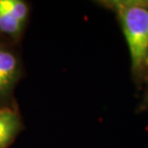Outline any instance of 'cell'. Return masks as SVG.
<instances>
[{"label":"cell","instance_id":"1","mask_svg":"<svg viewBox=\"0 0 148 148\" xmlns=\"http://www.w3.org/2000/svg\"><path fill=\"white\" fill-rule=\"evenodd\" d=\"M116 14L128 45L132 69L141 74L148 67V1L107 2Z\"/></svg>","mask_w":148,"mask_h":148},{"label":"cell","instance_id":"2","mask_svg":"<svg viewBox=\"0 0 148 148\" xmlns=\"http://www.w3.org/2000/svg\"><path fill=\"white\" fill-rule=\"evenodd\" d=\"M29 14L28 5L21 0H0V34L17 38Z\"/></svg>","mask_w":148,"mask_h":148},{"label":"cell","instance_id":"3","mask_svg":"<svg viewBox=\"0 0 148 148\" xmlns=\"http://www.w3.org/2000/svg\"><path fill=\"white\" fill-rule=\"evenodd\" d=\"M18 58L7 47L0 45V100L11 96L20 77Z\"/></svg>","mask_w":148,"mask_h":148},{"label":"cell","instance_id":"4","mask_svg":"<svg viewBox=\"0 0 148 148\" xmlns=\"http://www.w3.org/2000/svg\"><path fill=\"white\" fill-rule=\"evenodd\" d=\"M21 123L16 112L10 109L0 110V148H5L18 133Z\"/></svg>","mask_w":148,"mask_h":148},{"label":"cell","instance_id":"5","mask_svg":"<svg viewBox=\"0 0 148 148\" xmlns=\"http://www.w3.org/2000/svg\"><path fill=\"white\" fill-rule=\"evenodd\" d=\"M148 83V82H147ZM147 98H148V84H147Z\"/></svg>","mask_w":148,"mask_h":148}]
</instances>
